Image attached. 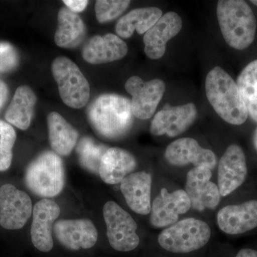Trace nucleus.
I'll use <instances>...</instances> for the list:
<instances>
[{"instance_id":"11","label":"nucleus","mask_w":257,"mask_h":257,"mask_svg":"<svg viewBox=\"0 0 257 257\" xmlns=\"http://www.w3.org/2000/svg\"><path fill=\"white\" fill-rule=\"evenodd\" d=\"M210 169L194 167L187 174L185 192L190 199L193 209L203 211L206 208L214 209L220 202L219 187L211 182Z\"/></svg>"},{"instance_id":"24","label":"nucleus","mask_w":257,"mask_h":257,"mask_svg":"<svg viewBox=\"0 0 257 257\" xmlns=\"http://www.w3.org/2000/svg\"><path fill=\"white\" fill-rule=\"evenodd\" d=\"M163 15L158 8H138L130 11L119 19L115 31L120 38L128 39L136 31L140 35L148 32Z\"/></svg>"},{"instance_id":"7","label":"nucleus","mask_w":257,"mask_h":257,"mask_svg":"<svg viewBox=\"0 0 257 257\" xmlns=\"http://www.w3.org/2000/svg\"><path fill=\"white\" fill-rule=\"evenodd\" d=\"M103 215L111 247L119 251H133L138 247L140 243L137 234L138 225L127 211L110 201L104 204Z\"/></svg>"},{"instance_id":"5","label":"nucleus","mask_w":257,"mask_h":257,"mask_svg":"<svg viewBox=\"0 0 257 257\" xmlns=\"http://www.w3.org/2000/svg\"><path fill=\"white\" fill-rule=\"evenodd\" d=\"M211 237V229L204 221L188 218L177 221L162 231L159 243L172 253L192 252L205 246Z\"/></svg>"},{"instance_id":"3","label":"nucleus","mask_w":257,"mask_h":257,"mask_svg":"<svg viewBox=\"0 0 257 257\" xmlns=\"http://www.w3.org/2000/svg\"><path fill=\"white\" fill-rule=\"evenodd\" d=\"M216 16L221 34L228 45L242 50L254 40L256 20L249 5L243 0H219Z\"/></svg>"},{"instance_id":"8","label":"nucleus","mask_w":257,"mask_h":257,"mask_svg":"<svg viewBox=\"0 0 257 257\" xmlns=\"http://www.w3.org/2000/svg\"><path fill=\"white\" fill-rule=\"evenodd\" d=\"M125 89L132 96V110L134 116L140 119H150L165 92V83L155 79L145 82L138 76H133L125 83Z\"/></svg>"},{"instance_id":"13","label":"nucleus","mask_w":257,"mask_h":257,"mask_svg":"<svg viewBox=\"0 0 257 257\" xmlns=\"http://www.w3.org/2000/svg\"><path fill=\"white\" fill-rule=\"evenodd\" d=\"M191 207L190 199L185 191L179 189L170 193L167 189H162L152 204L150 222L156 228L171 226Z\"/></svg>"},{"instance_id":"33","label":"nucleus","mask_w":257,"mask_h":257,"mask_svg":"<svg viewBox=\"0 0 257 257\" xmlns=\"http://www.w3.org/2000/svg\"><path fill=\"white\" fill-rule=\"evenodd\" d=\"M236 257H257V251L251 248H243L237 253Z\"/></svg>"},{"instance_id":"18","label":"nucleus","mask_w":257,"mask_h":257,"mask_svg":"<svg viewBox=\"0 0 257 257\" xmlns=\"http://www.w3.org/2000/svg\"><path fill=\"white\" fill-rule=\"evenodd\" d=\"M219 229L227 234H243L257 226V200L223 207L216 216Z\"/></svg>"},{"instance_id":"29","label":"nucleus","mask_w":257,"mask_h":257,"mask_svg":"<svg viewBox=\"0 0 257 257\" xmlns=\"http://www.w3.org/2000/svg\"><path fill=\"white\" fill-rule=\"evenodd\" d=\"M130 3L128 0H98L94 8L96 20L101 24L112 21L127 9Z\"/></svg>"},{"instance_id":"20","label":"nucleus","mask_w":257,"mask_h":257,"mask_svg":"<svg viewBox=\"0 0 257 257\" xmlns=\"http://www.w3.org/2000/svg\"><path fill=\"white\" fill-rule=\"evenodd\" d=\"M152 176L145 172L130 174L120 183V189L128 207L135 213L151 212Z\"/></svg>"},{"instance_id":"2","label":"nucleus","mask_w":257,"mask_h":257,"mask_svg":"<svg viewBox=\"0 0 257 257\" xmlns=\"http://www.w3.org/2000/svg\"><path fill=\"white\" fill-rule=\"evenodd\" d=\"M206 95L221 119L233 125L243 124L248 115L237 84L220 67H214L205 80Z\"/></svg>"},{"instance_id":"35","label":"nucleus","mask_w":257,"mask_h":257,"mask_svg":"<svg viewBox=\"0 0 257 257\" xmlns=\"http://www.w3.org/2000/svg\"><path fill=\"white\" fill-rule=\"evenodd\" d=\"M251 3L257 6V0H252V1H251Z\"/></svg>"},{"instance_id":"4","label":"nucleus","mask_w":257,"mask_h":257,"mask_svg":"<svg viewBox=\"0 0 257 257\" xmlns=\"http://www.w3.org/2000/svg\"><path fill=\"white\" fill-rule=\"evenodd\" d=\"M25 184L39 197H56L64 188L65 176L63 162L55 152L45 151L29 165Z\"/></svg>"},{"instance_id":"31","label":"nucleus","mask_w":257,"mask_h":257,"mask_svg":"<svg viewBox=\"0 0 257 257\" xmlns=\"http://www.w3.org/2000/svg\"><path fill=\"white\" fill-rule=\"evenodd\" d=\"M63 3L71 11L79 13L85 10L89 2L85 0H64Z\"/></svg>"},{"instance_id":"25","label":"nucleus","mask_w":257,"mask_h":257,"mask_svg":"<svg viewBox=\"0 0 257 257\" xmlns=\"http://www.w3.org/2000/svg\"><path fill=\"white\" fill-rule=\"evenodd\" d=\"M37 98L30 87H19L5 114V119L10 124L22 130L30 127Z\"/></svg>"},{"instance_id":"12","label":"nucleus","mask_w":257,"mask_h":257,"mask_svg":"<svg viewBox=\"0 0 257 257\" xmlns=\"http://www.w3.org/2000/svg\"><path fill=\"white\" fill-rule=\"evenodd\" d=\"M247 175L246 157L236 145L227 147L218 165V187L222 197L229 195L244 182Z\"/></svg>"},{"instance_id":"27","label":"nucleus","mask_w":257,"mask_h":257,"mask_svg":"<svg viewBox=\"0 0 257 257\" xmlns=\"http://www.w3.org/2000/svg\"><path fill=\"white\" fill-rule=\"evenodd\" d=\"M107 147L96 143L92 138L84 137L76 147L80 165L85 170L94 174H99L101 158L108 150Z\"/></svg>"},{"instance_id":"32","label":"nucleus","mask_w":257,"mask_h":257,"mask_svg":"<svg viewBox=\"0 0 257 257\" xmlns=\"http://www.w3.org/2000/svg\"><path fill=\"white\" fill-rule=\"evenodd\" d=\"M8 94L9 90L8 85L0 79V109L4 106L5 102L8 100Z\"/></svg>"},{"instance_id":"15","label":"nucleus","mask_w":257,"mask_h":257,"mask_svg":"<svg viewBox=\"0 0 257 257\" xmlns=\"http://www.w3.org/2000/svg\"><path fill=\"white\" fill-rule=\"evenodd\" d=\"M60 212V206L55 201L47 198L39 201L34 206L31 239L34 246L42 252H49L53 248L52 228Z\"/></svg>"},{"instance_id":"21","label":"nucleus","mask_w":257,"mask_h":257,"mask_svg":"<svg viewBox=\"0 0 257 257\" xmlns=\"http://www.w3.org/2000/svg\"><path fill=\"white\" fill-rule=\"evenodd\" d=\"M137 165L136 159L130 152L118 147H111L101 158L99 175L106 184L121 183L136 169Z\"/></svg>"},{"instance_id":"10","label":"nucleus","mask_w":257,"mask_h":257,"mask_svg":"<svg viewBox=\"0 0 257 257\" xmlns=\"http://www.w3.org/2000/svg\"><path fill=\"white\" fill-rule=\"evenodd\" d=\"M197 109L193 103L180 106H165L152 119L150 132L155 136L175 138L187 131L194 122Z\"/></svg>"},{"instance_id":"30","label":"nucleus","mask_w":257,"mask_h":257,"mask_svg":"<svg viewBox=\"0 0 257 257\" xmlns=\"http://www.w3.org/2000/svg\"><path fill=\"white\" fill-rule=\"evenodd\" d=\"M19 55L16 49L8 42H0V74L8 73L18 66Z\"/></svg>"},{"instance_id":"16","label":"nucleus","mask_w":257,"mask_h":257,"mask_svg":"<svg viewBox=\"0 0 257 257\" xmlns=\"http://www.w3.org/2000/svg\"><path fill=\"white\" fill-rule=\"evenodd\" d=\"M53 231L62 246L74 251L92 248L97 241V230L89 219H62L55 223Z\"/></svg>"},{"instance_id":"34","label":"nucleus","mask_w":257,"mask_h":257,"mask_svg":"<svg viewBox=\"0 0 257 257\" xmlns=\"http://www.w3.org/2000/svg\"><path fill=\"white\" fill-rule=\"evenodd\" d=\"M253 147H254L255 150L257 152V128L256 130L254 131V133H253Z\"/></svg>"},{"instance_id":"6","label":"nucleus","mask_w":257,"mask_h":257,"mask_svg":"<svg viewBox=\"0 0 257 257\" xmlns=\"http://www.w3.org/2000/svg\"><path fill=\"white\" fill-rule=\"evenodd\" d=\"M52 72L66 105L74 109L87 105L90 87L77 64L67 57H59L52 62Z\"/></svg>"},{"instance_id":"28","label":"nucleus","mask_w":257,"mask_h":257,"mask_svg":"<svg viewBox=\"0 0 257 257\" xmlns=\"http://www.w3.org/2000/svg\"><path fill=\"white\" fill-rule=\"evenodd\" d=\"M15 130L0 120V172L8 170L13 161V149L16 141Z\"/></svg>"},{"instance_id":"17","label":"nucleus","mask_w":257,"mask_h":257,"mask_svg":"<svg viewBox=\"0 0 257 257\" xmlns=\"http://www.w3.org/2000/svg\"><path fill=\"white\" fill-rule=\"evenodd\" d=\"M182 18L174 12L162 15L160 20L145 34V52L149 58L159 60L165 55L167 42L179 33L182 28Z\"/></svg>"},{"instance_id":"22","label":"nucleus","mask_w":257,"mask_h":257,"mask_svg":"<svg viewBox=\"0 0 257 257\" xmlns=\"http://www.w3.org/2000/svg\"><path fill=\"white\" fill-rule=\"evenodd\" d=\"M86 34V27L82 18L67 8H61L57 15V28L55 42L62 48L78 47Z\"/></svg>"},{"instance_id":"19","label":"nucleus","mask_w":257,"mask_h":257,"mask_svg":"<svg viewBox=\"0 0 257 257\" xmlns=\"http://www.w3.org/2000/svg\"><path fill=\"white\" fill-rule=\"evenodd\" d=\"M128 52L124 41L114 34L109 33L89 39L83 47V59L92 64L109 63L124 58Z\"/></svg>"},{"instance_id":"9","label":"nucleus","mask_w":257,"mask_h":257,"mask_svg":"<svg viewBox=\"0 0 257 257\" xmlns=\"http://www.w3.org/2000/svg\"><path fill=\"white\" fill-rule=\"evenodd\" d=\"M33 211L30 196L13 184L0 187V225L9 230L21 229Z\"/></svg>"},{"instance_id":"14","label":"nucleus","mask_w":257,"mask_h":257,"mask_svg":"<svg viewBox=\"0 0 257 257\" xmlns=\"http://www.w3.org/2000/svg\"><path fill=\"white\" fill-rule=\"evenodd\" d=\"M165 158L176 167L192 164L195 167H206L212 170L216 165L215 154L202 148L197 140L192 138H181L171 143L166 149Z\"/></svg>"},{"instance_id":"1","label":"nucleus","mask_w":257,"mask_h":257,"mask_svg":"<svg viewBox=\"0 0 257 257\" xmlns=\"http://www.w3.org/2000/svg\"><path fill=\"white\" fill-rule=\"evenodd\" d=\"M91 126L98 135L108 140H118L126 135L133 126L131 100L116 94L98 96L87 109Z\"/></svg>"},{"instance_id":"26","label":"nucleus","mask_w":257,"mask_h":257,"mask_svg":"<svg viewBox=\"0 0 257 257\" xmlns=\"http://www.w3.org/2000/svg\"><path fill=\"white\" fill-rule=\"evenodd\" d=\"M248 115L257 122V60L247 64L236 80Z\"/></svg>"},{"instance_id":"23","label":"nucleus","mask_w":257,"mask_h":257,"mask_svg":"<svg viewBox=\"0 0 257 257\" xmlns=\"http://www.w3.org/2000/svg\"><path fill=\"white\" fill-rule=\"evenodd\" d=\"M49 140L53 151L61 156L72 152L78 140V132L59 113L52 111L47 116Z\"/></svg>"}]
</instances>
